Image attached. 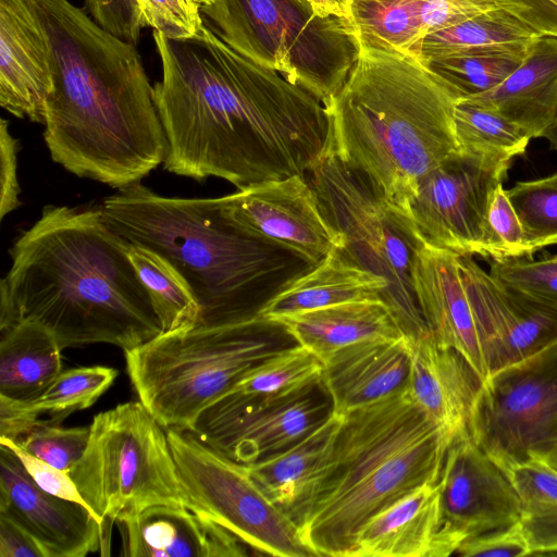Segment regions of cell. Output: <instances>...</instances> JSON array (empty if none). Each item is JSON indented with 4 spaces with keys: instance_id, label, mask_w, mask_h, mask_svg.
Here are the masks:
<instances>
[{
    "instance_id": "6da1fadb",
    "label": "cell",
    "mask_w": 557,
    "mask_h": 557,
    "mask_svg": "<svg viewBox=\"0 0 557 557\" xmlns=\"http://www.w3.org/2000/svg\"><path fill=\"white\" fill-rule=\"evenodd\" d=\"M161 79L153 99L168 140L163 168L238 190L305 175L324 156L322 101L228 47L206 24L186 40L153 30Z\"/></svg>"
},
{
    "instance_id": "7a4b0ae2",
    "label": "cell",
    "mask_w": 557,
    "mask_h": 557,
    "mask_svg": "<svg viewBox=\"0 0 557 557\" xmlns=\"http://www.w3.org/2000/svg\"><path fill=\"white\" fill-rule=\"evenodd\" d=\"M47 37L44 138L70 173L125 188L162 164L166 136L141 55L70 0H30Z\"/></svg>"
},
{
    "instance_id": "3957f363",
    "label": "cell",
    "mask_w": 557,
    "mask_h": 557,
    "mask_svg": "<svg viewBox=\"0 0 557 557\" xmlns=\"http://www.w3.org/2000/svg\"><path fill=\"white\" fill-rule=\"evenodd\" d=\"M127 247L101 206H46L9 250L0 332L34 320L62 349L103 343L126 351L154 338L162 325Z\"/></svg>"
},
{
    "instance_id": "277c9868",
    "label": "cell",
    "mask_w": 557,
    "mask_h": 557,
    "mask_svg": "<svg viewBox=\"0 0 557 557\" xmlns=\"http://www.w3.org/2000/svg\"><path fill=\"white\" fill-rule=\"evenodd\" d=\"M458 96L418 59L360 49L342 89L324 104L326 151L362 174L403 216L420 180L458 152Z\"/></svg>"
},
{
    "instance_id": "5b68a950",
    "label": "cell",
    "mask_w": 557,
    "mask_h": 557,
    "mask_svg": "<svg viewBox=\"0 0 557 557\" xmlns=\"http://www.w3.org/2000/svg\"><path fill=\"white\" fill-rule=\"evenodd\" d=\"M101 211L125 242L158 252L177 269L198 301V323L259 317L317 265L245 233L228 218L221 197H165L137 183L104 198Z\"/></svg>"
},
{
    "instance_id": "8992f818",
    "label": "cell",
    "mask_w": 557,
    "mask_h": 557,
    "mask_svg": "<svg viewBox=\"0 0 557 557\" xmlns=\"http://www.w3.org/2000/svg\"><path fill=\"white\" fill-rule=\"evenodd\" d=\"M450 443L407 389L345 414L300 524L315 557H351L374 515L438 481Z\"/></svg>"
},
{
    "instance_id": "52a82bcc",
    "label": "cell",
    "mask_w": 557,
    "mask_h": 557,
    "mask_svg": "<svg viewBox=\"0 0 557 557\" xmlns=\"http://www.w3.org/2000/svg\"><path fill=\"white\" fill-rule=\"evenodd\" d=\"M297 343L276 320L198 323L124 351L138 400L166 429L190 430L198 416L252 368Z\"/></svg>"
},
{
    "instance_id": "ba28073f",
    "label": "cell",
    "mask_w": 557,
    "mask_h": 557,
    "mask_svg": "<svg viewBox=\"0 0 557 557\" xmlns=\"http://www.w3.org/2000/svg\"><path fill=\"white\" fill-rule=\"evenodd\" d=\"M205 24L228 47L273 69L326 104L346 83L360 46L346 17L299 0H213Z\"/></svg>"
},
{
    "instance_id": "9c48e42d",
    "label": "cell",
    "mask_w": 557,
    "mask_h": 557,
    "mask_svg": "<svg viewBox=\"0 0 557 557\" xmlns=\"http://www.w3.org/2000/svg\"><path fill=\"white\" fill-rule=\"evenodd\" d=\"M69 474L109 546L113 523L157 505L185 507L166 430L139 400L94 417L87 447Z\"/></svg>"
},
{
    "instance_id": "30bf717a",
    "label": "cell",
    "mask_w": 557,
    "mask_h": 557,
    "mask_svg": "<svg viewBox=\"0 0 557 557\" xmlns=\"http://www.w3.org/2000/svg\"><path fill=\"white\" fill-rule=\"evenodd\" d=\"M320 209L343 237L337 249L350 262L385 278V301L406 335L429 332L412 285L418 240L403 220L374 191L366 177L325 152L309 172Z\"/></svg>"
},
{
    "instance_id": "8fae6325",
    "label": "cell",
    "mask_w": 557,
    "mask_h": 557,
    "mask_svg": "<svg viewBox=\"0 0 557 557\" xmlns=\"http://www.w3.org/2000/svg\"><path fill=\"white\" fill-rule=\"evenodd\" d=\"M185 507L237 536L249 549L276 557H315L300 527L259 487L247 466L188 430L166 429Z\"/></svg>"
},
{
    "instance_id": "7c38bea8",
    "label": "cell",
    "mask_w": 557,
    "mask_h": 557,
    "mask_svg": "<svg viewBox=\"0 0 557 557\" xmlns=\"http://www.w3.org/2000/svg\"><path fill=\"white\" fill-rule=\"evenodd\" d=\"M468 431L502 469L541 457L557 441V337L483 380Z\"/></svg>"
},
{
    "instance_id": "4fadbf2b",
    "label": "cell",
    "mask_w": 557,
    "mask_h": 557,
    "mask_svg": "<svg viewBox=\"0 0 557 557\" xmlns=\"http://www.w3.org/2000/svg\"><path fill=\"white\" fill-rule=\"evenodd\" d=\"M511 164L459 150L420 180L401 218L419 243L484 258L490 201Z\"/></svg>"
},
{
    "instance_id": "5bb4252c",
    "label": "cell",
    "mask_w": 557,
    "mask_h": 557,
    "mask_svg": "<svg viewBox=\"0 0 557 557\" xmlns=\"http://www.w3.org/2000/svg\"><path fill=\"white\" fill-rule=\"evenodd\" d=\"M333 412L322 382L275 398L227 393L188 431L230 459L250 465L290 447Z\"/></svg>"
},
{
    "instance_id": "9a60e30c",
    "label": "cell",
    "mask_w": 557,
    "mask_h": 557,
    "mask_svg": "<svg viewBox=\"0 0 557 557\" xmlns=\"http://www.w3.org/2000/svg\"><path fill=\"white\" fill-rule=\"evenodd\" d=\"M437 483L442 511L438 557L456 554L466 541L519 520L515 487L469 432L448 446Z\"/></svg>"
},
{
    "instance_id": "2e32d148",
    "label": "cell",
    "mask_w": 557,
    "mask_h": 557,
    "mask_svg": "<svg viewBox=\"0 0 557 557\" xmlns=\"http://www.w3.org/2000/svg\"><path fill=\"white\" fill-rule=\"evenodd\" d=\"M221 199L228 218L245 233L315 264L344 246L305 175L255 184Z\"/></svg>"
},
{
    "instance_id": "e0dca14e",
    "label": "cell",
    "mask_w": 557,
    "mask_h": 557,
    "mask_svg": "<svg viewBox=\"0 0 557 557\" xmlns=\"http://www.w3.org/2000/svg\"><path fill=\"white\" fill-rule=\"evenodd\" d=\"M0 515L24 530L45 557L109 555L100 520L86 506L40 488L20 459L0 445Z\"/></svg>"
},
{
    "instance_id": "ac0fdd59",
    "label": "cell",
    "mask_w": 557,
    "mask_h": 557,
    "mask_svg": "<svg viewBox=\"0 0 557 557\" xmlns=\"http://www.w3.org/2000/svg\"><path fill=\"white\" fill-rule=\"evenodd\" d=\"M458 261L488 375L525 359L557 337V319L505 286L471 256H459Z\"/></svg>"
},
{
    "instance_id": "d6986e66",
    "label": "cell",
    "mask_w": 557,
    "mask_h": 557,
    "mask_svg": "<svg viewBox=\"0 0 557 557\" xmlns=\"http://www.w3.org/2000/svg\"><path fill=\"white\" fill-rule=\"evenodd\" d=\"M458 257L418 243L412 258L413 290L429 332L459 351L484 380L488 375L484 346Z\"/></svg>"
},
{
    "instance_id": "ffe728a7",
    "label": "cell",
    "mask_w": 557,
    "mask_h": 557,
    "mask_svg": "<svg viewBox=\"0 0 557 557\" xmlns=\"http://www.w3.org/2000/svg\"><path fill=\"white\" fill-rule=\"evenodd\" d=\"M499 7L497 0H347L360 49L420 59L428 35Z\"/></svg>"
},
{
    "instance_id": "44dd1931",
    "label": "cell",
    "mask_w": 557,
    "mask_h": 557,
    "mask_svg": "<svg viewBox=\"0 0 557 557\" xmlns=\"http://www.w3.org/2000/svg\"><path fill=\"white\" fill-rule=\"evenodd\" d=\"M47 37L30 0H0V106L45 123L51 89Z\"/></svg>"
},
{
    "instance_id": "7402d4cb",
    "label": "cell",
    "mask_w": 557,
    "mask_h": 557,
    "mask_svg": "<svg viewBox=\"0 0 557 557\" xmlns=\"http://www.w3.org/2000/svg\"><path fill=\"white\" fill-rule=\"evenodd\" d=\"M411 338L407 393L451 442L469 432L468 424L483 379L456 349L426 332Z\"/></svg>"
},
{
    "instance_id": "603a6c76",
    "label": "cell",
    "mask_w": 557,
    "mask_h": 557,
    "mask_svg": "<svg viewBox=\"0 0 557 557\" xmlns=\"http://www.w3.org/2000/svg\"><path fill=\"white\" fill-rule=\"evenodd\" d=\"M322 385L333 412L345 416L407 389L411 338L373 339L333 354L324 362Z\"/></svg>"
},
{
    "instance_id": "cb8c5ba5",
    "label": "cell",
    "mask_w": 557,
    "mask_h": 557,
    "mask_svg": "<svg viewBox=\"0 0 557 557\" xmlns=\"http://www.w3.org/2000/svg\"><path fill=\"white\" fill-rule=\"evenodd\" d=\"M123 556L243 557L249 547L213 520L186 507L157 505L115 523Z\"/></svg>"
},
{
    "instance_id": "d4e9b609",
    "label": "cell",
    "mask_w": 557,
    "mask_h": 557,
    "mask_svg": "<svg viewBox=\"0 0 557 557\" xmlns=\"http://www.w3.org/2000/svg\"><path fill=\"white\" fill-rule=\"evenodd\" d=\"M465 100L507 119L531 139L543 138L557 116V38H537L502 84Z\"/></svg>"
},
{
    "instance_id": "484cf974",
    "label": "cell",
    "mask_w": 557,
    "mask_h": 557,
    "mask_svg": "<svg viewBox=\"0 0 557 557\" xmlns=\"http://www.w3.org/2000/svg\"><path fill=\"white\" fill-rule=\"evenodd\" d=\"M441 528L438 483H426L374 515L351 557H438Z\"/></svg>"
},
{
    "instance_id": "4316f807",
    "label": "cell",
    "mask_w": 557,
    "mask_h": 557,
    "mask_svg": "<svg viewBox=\"0 0 557 557\" xmlns=\"http://www.w3.org/2000/svg\"><path fill=\"white\" fill-rule=\"evenodd\" d=\"M343 417L332 412L324 422L290 447L246 465L264 494L299 527L330 457Z\"/></svg>"
},
{
    "instance_id": "83f0119b",
    "label": "cell",
    "mask_w": 557,
    "mask_h": 557,
    "mask_svg": "<svg viewBox=\"0 0 557 557\" xmlns=\"http://www.w3.org/2000/svg\"><path fill=\"white\" fill-rule=\"evenodd\" d=\"M301 346L324 362L350 345L406 335L382 299L334 305L277 319Z\"/></svg>"
},
{
    "instance_id": "f1b7e54d",
    "label": "cell",
    "mask_w": 557,
    "mask_h": 557,
    "mask_svg": "<svg viewBox=\"0 0 557 557\" xmlns=\"http://www.w3.org/2000/svg\"><path fill=\"white\" fill-rule=\"evenodd\" d=\"M386 289L384 277L358 267L334 249L270 300L260 315L277 320L350 301L383 300Z\"/></svg>"
},
{
    "instance_id": "f546056e",
    "label": "cell",
    "mask_w": 557,
    "mask_h": 557,
    "mask_svg": "<svg viewBox=\"0 0 557 557\" xmlns=\"http://www.w3.org/2000/svg\"><path fill=\"white\" fill-rule=\"evenodd\" d=\"M62 372V348L54 335L34 320L1 331L0 398L28 401Z\"/></svg>"
},
{
    "instance_id": "4dcf8cb0",
    "label": "cell",
    "mask_w": 557,
    "mask_h": 557,
    "mask_svg": "<svg viewBox=\"0 0 557 557\" xmlns=\"http://www.w3.org/2000/svg\"><path fill=\"white\" fill-rule=\"evenodd\" d=\"M117 371L106 366L62 371L49 387L28 401L0 398V437L18 440L41 414L60 423L71 413L92 406L114 383Z\"/></svg>"
},
{
    "instance_id": "1f68e13d",
    "label": "cell",
    "mask_w": 557,
    "mask_h": 557,
    "mask_svg": "<svg viewBox=\"0 0 557 557\" xmlns=\"http://www.w3.org/2000/svg\"><path fill=\"white\" fill-rule=\"evenodd\" d=\"M520 500L530 556L557 555V472L537 458L503 468Z\"/></svg>"
},
{
    "instance_id": "d6a6232c",
    "label": "cell",
    "mask_w": 557,
    "mask_h": 557,
    "mask_svg": "<svg viewBox=\"0 0 557 557\" xmlns=\"http://www.w3.org/2000/svg\"><path fill=\"white\" fill-rule=\"evenodd\" d=\"M536 39L438 57L429 60L424 65L459 99H466L490 91L502 84L519 67Z\"/></svg>"
},
{
    "instance_id": "836d02e7",
    "label": "cell",
    "mask_w": 557,
    "mask_h": 557,
    "mask_svg": "<svg viewBox=\"0 0 557 557\" xmlns=\"http://www.w3.org/2000/svg\"><path fill=\"white\" fill-rule=\"evenodd\" d=\"M541 36L517 16L497 7L428 35L419 61L424 64L438 57L529 42Z\"/></svg>"
},
{
    "instance_id": "e575fe53",
    "label": "cell",
    "mask_w": 557,
    "mask_h": 557,
    "mask_svg": "<svg viewBox=\"0 0 557 557\" xmlns=\"http://www.w3.org/2000/svg\"><path fill=\"white\" fill-rule=\"evenodd\" d=\"M127 253L149 293L162 333L191 326L200 308L177 269L158 252L140 245L128 244Z\"/></svg>"
},
{
    "instance_id": "d590c367",
    "label": "cell",
    "mask_w": 557,
    "mask_h": 557,
    "mask_svg": "<svg viewBox=\"0 0 557 557\" xmlns=\"http://www.w3.org/2000/svg\"><path fill=\"white\" fill-rule=\"evenodd\" d=\"M323 369L320 358L295 343L262 360L228 393L253 398L290 395L320 382Z\"/></svg>"
},
{
    "instance_id": "8d00e7d4",
    "label": "cell",
    "mask_w": 557,
    "mask_h": 557,
    "mask_svg": "<svg viewBox=\"0 0 557 557\" xmlns=\"http://www.w3.org/2000/svg\"><path fill=\"white\" fill-rule=\"evenodd\" d=\"M454 124L459 149L475 154L513 160L531 140L512 122L465 99L455 106Z\"/></svg>"
},
{
    "instance_id": "74e56055",
    "label": "cell",
    "mask_w": 557,
    "mask_h": 557,
    "mask_svg": "<svg viewBox=\"0 0 557 557\" xmlns=\"http://www.w3.org/2000/svg\"><path fill=\"white\" fill-rule=\"evenodd\" d=\"M522 225L531 256L557 244V172L519 181L506 189Z\"/></svg>"
},
{
    "instance_id": "f35d334b",
    "label": "cell",
    "mask_w": 557,
    "mask_h": 557,
    "mask_svg": "<svg viewBox=\"0 0 557 557\" xmlns=\"http://www.w3.org/2000/svg\"><path fill=\"white\" fill-rule=\"evenodd\" d=\"M490 273L512 292L557 319V255L540 260L491 261Z\"/></svg>"
},
{
    "instance_id": "ab89813d",
    "label": "cell",
    "mask_w": 557,
    "mask_h": 557,
    "mask_svg": "<svg viewBox=\"0 0 557 557\" xmlns=\"http://www.w3.org/2000/svg\"><path fill=\"white\" fill-rule=\"evenodd\" d=\"M90 425L63 428L37 420L15 442L33 456L69 473L82 458L89 440Z\"/></svg>"
},
{
    "instance_id": "60d3db41",
    "label": "cell",
    "mask_w": 557,
    "mask_h": 557,
    "mask_svg": "<svg viewBox=\"0 0 557 557\" xmlns=\"http://www.w3.org/2000/svg\"><path fill=\"white\" fill-rule=\"evenodd\" d=\"M532 258L520 220L499 184L491 198L484 240V258L499 261L513 258Z\"/></svg>"
},
{
    "instance_id": "b9f144b4",
    "label": "cell",
    "mask_w": 557,
    "mask_h": 557,
    "mask_svg": "<svg viewBox=\"0 0 557 557\" xmlns=\"http://www.w3.org/2000/svg\"><path fill=\"white\" fill-rule=\"evenodd\" d=\"M144 27H151L168 39L197 37L203 26L202 8L213 0H134Z\"/></svg>"
},
{
    "instance_id": "7bdbcfd3",
    "label": "cell",
    "mask_w": 557,
    "mask_h": 557,
    "mask_svg": "<svg viewBox=\"0 0 557 557\" xmlns=\"http://www.w3.org/2000/svg\"><path fill=\"white\" fill-rule=\"evenodd\" d=\"M0 445L15 454L28 475L40 488L57 497L88 507L69 473L33 456L12 438L0 437Z\"/></svg>"
},
{
    "instance_id": "ee69618b",
    "label": "cell",
    "mask_w": 557,
    "mask_h": 557,
    "mask_svg": "<svg viewBox=\"0 0 557 557\" xmlns=\"http://www.w3.org/2000/svg\"><path fill=\"white\" fill-rule=\"evenodd\" d=\"M456 554L463 557L530 556V547L519 520L511 525L493 530L462 543Z\"/></svg>"
},
{
    "instance_id": "f6af8a7d",
    "label": "cell",
    "mask_w": 557,
    "mask_h": 557,
    "mask_svg": "<svg viewBox=\"0 0 557 557\" xmlns=\"http://www.w3.org/2000/svg\"><path fill=\"white\" fill-rule=\"evenodd\" d=\"M89 15L104 29L136 45L144 28L134 0H85Z\"/></svg>"
},
{
    "instance_id": "bcb514c9",
    "label": "cell",
    "mask_w": 557,
    "mask_h": 557,
    "mask_svg": "<svg viewBox=\"0 0 557 557\" xmlns=\"http://www.w3.org/2000/svg\"><path fill=\"white\" fill-rule=\"evenodd\" d=\"M18 139L12 136L9 121L0 120V219L21 206L17 178Z\"/></svg>"
},
{
    "instance_id": "7dc6e473",
    "label": "cell",
    "mask_w": 557,
    "mask_h": 557,
    "mask_svg": "<svg viewBox=\"0 0 557 557\" xmlns=\"http://www.w3.org/2000/svg\"><path fill=\"white\" fill-rule=\"evenodd\" d=\"M507 10L542 36L557 38V0H497Z\"/></svg>"
},
{
    "instance_id": "c3c4849f",
    "label": "cell",
    "mask_w": 557,
    "mask_h": 557,
    "mask_svg": "<svg viewBox=\"0 0 557 557\" xmlns=\"http://www.w3.org/2000/svg\"><path fill=\"white\" fill-rule=\"evenodd\" d=\"M0 557H45L36 542L18 525L0 515Z\"/></svg>"
},
{
    "instance_id": "681fc988",
    "label": "cell",
    "mask_w": 557,
    "mask_h": 557,
    "mask_svg": "<svg viewBox=\"0 0 557 557\" xmlns=\"http://www.w3.org/2000/svg\"><path fill=\"white\" fill-rule=\"evenodd\" d=\"M308 3L321 16H338L347 18V0H299Z\"/></svg>"
},
{
    "instance_id": "f907efd6",
    "label": "cell",
    "mask_w": 557,
    "mask_h": 557,
    "mask_svg": "<svg viewBox=\"0 0 557 557\" xmlns=\"http://www.w3.org/2000/svg\"><path fill=\"white\" fill-rule=\"evenodd\" d=\"M537 459L557 472V441Z\"/></svg>"
},
{
    "instance_id": "816d5d0a",
    "label": "cell",
    "mask_w": 557,
    "mask_h": 557,
    "mask_svg": "<svg viewBox=\"0 0 557 557\" xmlns=\"http://www.w3.org/2000/svg\"><path fill=\"white\" fill-rule=\"evenodd\" d=\"M543 138L548 141L550 149L557 150V116L553 124L544 133Z\"/></svg>"
}]
</instances>
